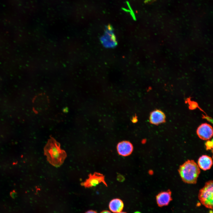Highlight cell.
<instances>
[{
  "mask_svg": "<svg viewBox=\"0 0 213 213\" xmlns=\"http://www.w3.org/2000/svg\"><path fill=\"white\" fill-rule=\"evenodd\" d=\"M44 151L49 162L56 167L61 166L67 157L65 151L60 148V143L52 137L48 140Z\"/></svg>",
  "mask_w": 213,
  "mask_h": 213,
  "instance_id": "obj_1",
  "label": "cell"
},
{
  "mask_svg": "<svg viewBox=\"0 0 213 213\" xmlns=\"http://www.w3.org/2000/svg\"><path fill=\"white\" fill-rule=\"evenodd\" d=\"M178 171L182 180L185 183H196L200 173L198 164L193 160H188L180 166Z\"/></svg>",
  "mask_w": 213,
  "mask_h": 213,
  "instance_id": "obj_2",
  "label": "cell"
},
{
  "mask_svg": "<svg viewBox=\"0 0 213 213\" xmlns=\"http://www.w3.org/2000/svg\"><path fill=\"white\" fill-rule=\"evenodd\" d=\"M213 182L212 180L206 182L200 190L198 199L201 203L207 208L212 210L213 206Z\"/></svg>",
  "mask_w": 213,
  "mask_h": 213,
  "instance_id": "obj_3",
  "label": "cell"
},
{
  "mask_svg": "<svg viewBox=\"0 0 213 213\" xmlns=\"http://www.w3.org/2000/svg\"><path fill=\"white\" fill-rule=\"evenodd\" d=\"M104 46L106 48H112L116 46L117 42L113 29L110 25L106 26L104 33L100 38Z\"/></svg>",
  "mask_w": 213,
  "mask_h": 213,
  "instance_id": "obj_4",
  "label": "cell"
},
{
  "mask_svg": "<svg viewBox=\"0 0 213 213\" xmlns=\"http://www.w3.org/2000/svg\"><path fill=\"white\" fill-rule=\"evenodd\" d=\"M89 178L86 180L81 183V185L85 188L95 186L102 183L106 186L107 185L105 181L104 176L98 172H94L93 174H90Z\"/></svg>",
  "mask_w": 213,
  "mask_h": 213,
  "instance_id": "obj_5",
  "label": "cell"
},
{
  "mask_svg": "<svg viewBox=\"0 0 213 213\" xmlns=\"http://www.w3.org/2000/svg\"><path fill=\"white\" fill-rule=\"evenodd\" d=\"M196 133L201 139L204 140H209L213 135L212 128L209 124L203 123L197 128Z\"/></svg>",
  "mask_w": 213,
  "mask_h": 213,
  "instance_id": "obj_6",
  "label": "cell"
},
{
  "mask_svg": "<svg viewBox=\"0 0 213 213\" xmlns=\"http://www.w3.org/2000/svg\"><path fill=\"white\" fill-rule=\"evenodd\" d=\"M172 200V192L169 189L160 192L156 196L157 204L160 207L168 205Z\"/></svg>",
  "mask_w": 213,
  "mask_h": 213,
  "instance_id": "obj_7",
  "label": "cell"
},
{
  "mask_svg": "<svg viewBox=\"0 0 213 213\" xmlns=\"http://www.w3.org/2000/svg\"><path fill=\"white\" fill-rule=\"evenodd\" d=\"M118 154L123 156L129 155L132 153L133 147L132 144L128 141H123L119 142L117 146Z\"/></svg>",
  "mask_w": 213,
  "mask_h": 213,
  "instance_id": "obj_8",
  "label": "cell"
},
{
  "mask_svg": "<svg viewBox=\"0 0 213 213\" xmlns=\"http://www.w3.org/2000/svg\"><path fill=\"white\" fill-rule=\"evenodd\" d=\"M165 115L162 111L156 109L152 112L149 116V121L152 124L158 125L165 121Z\"/></svg>",
  "mask_w": 213,
  "mask_h": 213,
  "instance_id": "obj_9",
  "label": "cell"
},
{
  "mask_svg": "<svg viewBox=\"0 0 213 213\" xmlns=\"http://www.w3.org/2000/svg\"><path fill=\"white\" fill-rule=\"evenodd\" d=\"M212 158L205 155L201 156L198 161V165L199 168L204 171L210 169L212 166Z\"/></svg>",
  "mask_w": 213,
  "mask_h": 213,
  "instance_id": "obj_10",
  "label": "cell"
},
{
  "mask_svg": "<svg viewBox=\"0 0 213 213\" xmlns=\"http://www.w3.org/2000/svg\"><path fill=\"white\" fill-rule=\"evenodd\" d=\"M124 207L123 201L120 199L115 198L112 199L109 202V207L112 212L117 213L122 211Z\"/></svg>",
  "mask_w": 213,
  "mask_h": 213,
  "instance_id": "obj_11",
  "label": "cell"
},
{
  "mask_svg": "<svg viewBox=\"0 0 213 213\" xmlns=\"http://www.w3.org/2000/svg\"><path fill=\"white\" fill-rule=\"evenodd\" d=\"M38 97V110L40 111L46 110L49 105V100L48 96L45 93H42Z\"/></svg>",
  "mask_w": 213,
  "mask_h": 213,
  "instance_id": "obj_12",
  "label": "cell"
},
{
  "mask_svg": "<svg viewBox=\"0 0 213 213\" xmlns=\"http://www.w3.org/2000/svg\"><path fill=\"white\" fill-rule=\"evenodd\" d=\"M205 144L207 150L211 149L213 147L212 140V141H211L208 140V141L206 142Z\"/></svg>",
  "mask_w": 213,
  "mask_h": 213,
  "instance_id": "obj_13",
  "label": "cell"
},
{
  "mask_svg": "<svg viewBox=\"0 0 213 213\" xmlns=\"http://www.w3.org/2000/svg\"><path fill=\"white\" fill-rule=\"evenodd\" d=\"M189 104V108L191 109H194L197 107V104L195 102H191Z\"/></svg>",
  "mask_w": 213,
  "mask_h": 213,
  "instance_id": "obj_14",
  "label": "cell"
},
{
  "mask_svg": "<svg viewBox=\"0 0 213 213\" xmlns=\"http://www.w3.org/2000/svg\"><path fill=\"white\" fill-rule=\"evenodd\" d=\"M10 195L12 198L14 199L17 196V193L14 190L10 192Z\"/></svg>",
  "mask_w": 213,
  "mask_h": 213,
  "instance_id": "obj_15",
  "label": "cell"
},
{
  "mask_svg": "<svg viewBox=\"0 0 213 213\" xmlns=\"http://www.w3.org/2000/svg\"><path fill=\"white\" fill-rule=\"evenodd\" d=\"M127 4L129 6V8L131 11V12H130L131 15L132 16V17L133 18V19L135 20L136 18H135V16L134 14V13L133 12V11L132 10L131 8L130 7V6L129 5V4L128 3V2H127Z\"/></svg>",
  "mask_w": 213,
  "mask_h": 213,
  "instance_id": "obj_16",
  "label": "cell"
},
{
  "mask_svg": "<svg viewBox=\"0 0 213 213\" xmlns=\"http://www.w3.org/2000/svg\"><path fill=\"white\" fill-rule=\"evenodd\" d=\"M85 213H97L96 212L92 210H90L86 212Z\"/></svg>",
  "mask_w": 213,
  "mask_h": 213,
  "instance_id": "obj_17",
  "label": "cell"
},
{
  "mask_svg": "<svg viewBox=\"0 0 213 213\" xmlns=\"http://www.w3.org/2000/svg\"><path fill=\"white\" fill-rule=\"evenodd\" d=\"M100 213H112L106 210H103L101 211Z\"/></svg>",
  "mask_w": 213,
  "mask_h": 213,
  "instance_id": "obj_18",
  "label": "cell"
},
{
  "mask_svg": "<svg viewBox=\"0 0 213 213\" xmlns=\"http://www.w3.org/2000/svg\"><path fill=\"white\" fill-rule=\"evenodd\" d=\"M127 213L126 212H125L121 211V212H118V213Z\"/></svg>",
  "mask_w": 213,
  "mask_h": 213,
  "instance_id": "obj_19",
  "label": "cell"
},
{
  "mask_svg": "<svg viewBox=\"0 0 213 213\" xmlns=\"http://www.w3.org/2000/svg\"><path fill=\"white\" fill-rule=\"evenodd\" d=\"M134 213H141L139 211H136V212H135Z\"/></svg>",
  "mask_w": 213,
  "mask_h": 213,
  "instance_id": "obj_20",
  "label": "cell"
}]
</instances>
